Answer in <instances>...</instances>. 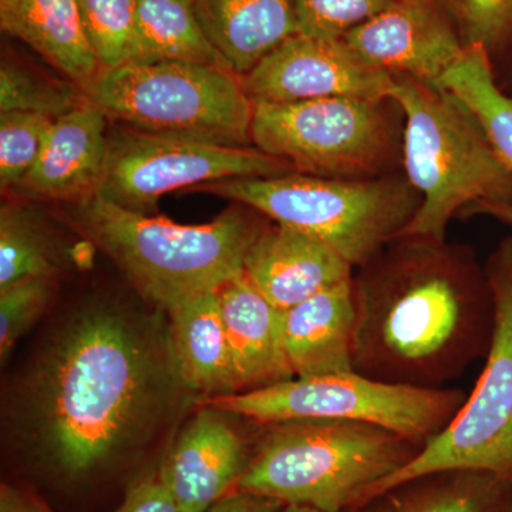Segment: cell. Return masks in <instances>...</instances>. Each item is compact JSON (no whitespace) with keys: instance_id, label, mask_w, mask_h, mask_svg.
<instances>
[{"instance_id":"obj_1","label":"cell","mask_w":512,"mask_h":512,"mask_svg":"<svg viewBox=\"0 0 512 512\" xmlns=\"http://www.w3.org/2000/svg\"><path fill=\"white\" fill-rule=\"evenodd\" d=\"M123 303H86L36 357L20 433L64 477L86 478L144 446L185 387L170 325Z\"/></svg>"},{"instance_id":"obj_2","label":"cell","mask_w":512,"mask_h":512,"mask_svg":"<svg viewBox=\"0 0 512 512\" xmlns=\"http://www.w3.org/2000/svg\"><path fill=\"white\" fill-rule=\"evenodd\" d=\"M353 369L377 382L446 389L493 339V291L476 252L397 237L353 274Z\"/></svg>"},{"instance_id":"obj_3","label":"cell","mask_w":512,"mask_h":512,"mask_svg":"<svg viewBox=\"0 0 512 512\" xmlns=\"http://www.w3.org/2000/svg\"><path fill=\"white\" fill-rule=\"evenodd\" d=\"M74 228L109 256L143 298L170 315L244 272V259L266 224L247 205L200 225L123 210L100 197L69 205Z\"/></svg>"},{"instance_id":"obj_4","label":"cell","mask_w":512,"mask_h":512,"mask_svg":"<svg viewBox=\"0 0 512 512\" xmlns=\"http://www.w3.org/2000/svg\"><path fill=\"white\" fill-rule=\"evenodd\" d=\"M235 491L322 512L362 507L421 446L376 424L299 419L261 424Z\"/></svg>"},{"instance_id":"obj_5","label":"cell","mask_w":512,"mask_h":512,"mask_svg":"<svg viewBox=\"0 0 512 512\" xmlns=\"http://www.w3.org/2000/svg\"><path fill=\"white\" fill-rule=\"evenodd\" d=\"M390 96L404 114L403 173L421 198L399 237L444 241L464 208L512 205L511 175L464 101L440 84L407 76H393Z\"/></svg>"},{"instance_id":"obj_6","label":"cell","mask_w":512,"mask_h":512,"mask_svg":"<svg viewBox=\"0 0 512 512\" xmlns=\"http://www.w3.org/2000/svg\"><path fill=\"white\" fill-rule=\"evenodd\" d=\"M198 190L319 239L355 269L402 234L421 202L404 173L362 181L289 173L234 178Z\"/></svg>"},{"instance_id":"obj_7","label":"cell","mask_w":512,"mask_h":512,"mask_svg":"<svg viewBox=\"0 0 512 512\" xmlns=\"http://www.w3.org/2000/svg\"><path fill=\"white\" fill-rule=\"evenodd\" d=\"M254 106L252 146L295 173L353 181L403 173L404 114L392 96Z\"/></svg>"},{"instance_id":"obj_8","label":"cell","mask_w":512,"mask_h":512,"mask_svg":"<svg viewBox=\"0 0 512 512\" xmlns=\"http://www.w3.org/2000/svg\"><path fill=\"white\" fill-rule=\"evenodd\" d=\"M109 120L143 133L252 146L254 103L229 69L185 62L101 69L87 94Z\"/></svg>"},{"instance_id":"obj_9","label":"cell","mask_w":512,"mask_h":512,"mask_svg":"<svg viewBox=\"0 0 512 512\" xmlns=\"http://www.w3.org/2000/svg\"><path fill=\"white\" fill-rule=\"evenodd\" d=\"M466 399L460 389H416L350 372L293 377L265 389L200 399L198 404L258 424L299 419L376 424L423 447L446 429Z\"/></svg>"},{"instance_id":"obj_10","label":"cell","mask_w":512,"mask_h":512,"mask_svg":"<svg viewBox=\"0 0 512 512\" xmlns=\"http://www.w3.org/2000/svg\"><path fill=\"white\" fill-rule=\"evenodd\" d=\"M484 268L495 320L480 379L446 429L373 497L404 481L450 470L488 471L512 484V237L497 245Z\"/></svg>"},{"instance_id":"obj_11","label":"cell","mask_w":512,"mask_h":512,"mask_svg":"<svg viewBox=\"0 0 512 512\" xmlns=\"http://www.w3.org/2000/svg\"><path fill=\"white\" fill-rule=\"evenodd\" d=\"M295 173L291 165L255 147H228L156 136L121 126L109 131L97 197L123 210L150 214L163 195L197 190L234 178Z\"/></svg>"},{"instance_id":"obj_12","label":"cell","mask_w":512,"mask_h":512,"mask_svg":"<svg viewBox=\"0 0 512 512\" xmlns=\"http://www.w3.org/2000/svg\"><path fill=\"white\" fill-rule=\"evenodd\" d=\"M252 103L390 97L393 76L363 60L343 39L296 33L242 76Z\"/></svg>"},{"instance_id":"obj_13","label":"cell","mask_w":512,"mask_h":512,"mask_svg":"<svg viewBox=\"0 0 512 512\" xmlns=\"http://www.w3.org/2000/svg\"><path fill=\"white\" fill-rule=\"evenodd\" d=\"M343 40L376 69L429 83L467 49L453 0H394Z\"/></svg>"},{"instance_id":"obj_14","label":"cell","mask_w":512,"mask_h":512,"mask_svg":"<svg viewBox=\"0 0 512 512\" xmlns=\"http://www.w3.org/2000/svg\"><path fill=\"white\" fill-rule=\"evenodd\" d=\"M234 417L200 406L165 457L158 477L181 511L204 512L237 488L252 446Z\"/></svg>"},{"instance_id":"obj_15","label":"cell","mask_w":512,"mask_h":512,"mask_svg":"<svg viewBox=\"0 0 512 512\" xmlns=\"http://www.w3.org/2000/svg\"><path fill=\"white\" fill-rule=\"evenodd\" d=\"M109 147V117L93 101L55 120L32 170L15 188L28 200L72 205L96 197Z\"/></svg>"},{"instance_id":"obj_16","label":"cell","mask_w":512,"mask_h":512,"mask_svg":"<svg viewBox=\"0 0 512 512\" xmlns=\"http://www.w3.org/2000/svg\"><path fill=\"white\" fill-rule=\"evenodd\" d=\"M244 274L279 311H288L330 286L349 281L355 268L319 239L266 225L244 259Z\"/></svg>"},{"instance_id":"obj_17","label":"cell","mask_w":512,"mask_h":512,"mask_svg":"<svg viewBox=\"0 0 512 512\" xmlns=\"http://www.w3.org/2000/svg\"><path fill=\"white\" fill-rule=\"evenodd\" d=\"M220 299L241 393L293 379L284 346V311L266 301L244 272L221 286Z\"/></svg>"},{"instance_id":"obj_18","label":"cell","mask_w":512,"mask_h":512,"mask_svg":"<svg viewBox=\"0 0 512 512\" xmlns=\"http://www.w3.org/2000/svg\"><path fill=\"white\" fill-rule=\"evenodd\" d=\"M353 278L284 311V346L295 377L355 372Z\"/></svg>"},{"instance_id":"obj_19","label":"cell","mask_w":512,"mask_h":512,"mask_svg":"<svg viewBox=\"0 0 512 512\" xmlns=\"http://www.w3.org/2000/svg\"><path fill=\"white\" fill-rule=\"evenodd\" d=\"M0 28L89 94L101 66L84 33L77 0H0Z\"/></svg>"},{"instance_id":"obj_20","label":"cell","mask_w":512,"mask_h":512,"mask_svg":"<svg viewBox=\"0 0 512 512\" xmlns=\"http://www.w3.org/2000/svg\"><path fill=\"white\" fill-rule=\"evenodd\" d=\"M192 3L208 40L241 77L299 33L295 0H192Z\"/></svg>"},{"instance_id":"obj_21","label":"cell","mask_w":512,"mask_h":512,"mask_svg":"<svg viewBox=\"0 0 512 512\" xmlns=\"http://www.w3.org/2000/svg\"><path fill=\"white\" fill-rule=\"evenodd\" d=\"M168 318L175 363L188 392L205 399L241 393L222 319L220 289L185 302Z\"/></svg>"},{"instance_id":"obj_22","label":"cell","mask_w":512,"mask_h":512,"mask_svg":"<svg viewBox=\"0 0 512 512\" xmlns=\"http://www.w3.org/2000/svg\"><path fill=\"white\" fill-rule=\"evenodd\" d=\"M512 484L488 471L450 470L394 485L350 512H497Z\"/></svg>"},{"instance_id":"obj_23","label":"cell","mask_w":512,"mask_h":512,"mask_svg":"<svg viewBox=\"0 0 512 512\" xmlns=\"http://www.w3.org/2000/svg\"><path fill=\"white\" fill-rule=\"evenodd\" d=\"M161 62L232 70L205 35L192 0H137L136 30L128 63Z\"/></svg>"},{"instance_id":"obj_24","label":"cell","mask_w":512,"mask_h":512,"mask_svg":"<svg viewBox=\"0 0 512 512\" xmlns=\"http://www.w3.org/2000/svg\"><path fill=\"white\" fill-rule=\"evenodd\" d=\"M456 94L480 121L495 156L512 178V94L498 84L490 55L480 46H467L437 82Z\"/></svg>"},{"instance_id":"obj_25","label":"cell","mask_w":512,"mask_h":512,"mask_svg":"<svg viewBox=\"0 0 512 512\" xmlns=\"http://www.w3.org/2000/svg\"><path fill=\"white\" fill-rule=\"evenodd\" d=\"M60 251L52 228L26 202L0 208V289L29 276H55Z\"/></svg>"},{"instance_id":"obj_26","label":"cell","mask_w":512,"mask_h":512,"mask_svg":"<svg viewBox=\"0 0 512 512\" xmlns=\"http://www.w3.org/2000/svg\"><path fill=\"white\" fill-rule=\"evenodd\" d=\"M87 100V94L70 80L15 62H3L0 67V113L19 111L56 120Z\"/></svg>"},{"instance_id":"obj_27","label":"cell","mask_w":512,"mask_h":512,"mask_svg":"<svg viewBox=\"0 0 512 512\" xmlns=\"http://www.w3.org/2000/svg\"><path fill=\"white\" fill-rule=\"evenodd\" d=\"M80 19L101 69L128 63L136 30L137 0H77Z\"/></svg>"},{"instance_id":"obj_28","label":"cell","mask_w":512,"mask_h":512,"mask_svg":"<svg viewBox=\"0 0 512 512\" xmlns=\"http://www.w3.org/2000/svg\"><path fill=\"white\" fill-rule=\"evenodd\" d=\"M55 119L35 113H0V188L13 191L32 170Z\"/></svg>"},{"instance_id":"obj_29","label":"cell","mask_w":512,"mask_h":512,"mask_svg":"<svg viewBox=\"0 0 512 512\" xmlns=\"http://www.w3.org/2000/svg\"><path fill=\"white\" fill-rule=\"evenodd\" d=\"M55 276H29L0 289V359L5 363L18 340L52 299Z\"/></svg>"},{"instance_id":"obj_30","label":"cell","mask_w":512,"mask_h":512,"mask_svg":"<svg viewBox=\"0 0 512 512\" xmlns=\"http://www.w3.org/2000/svg\"><path fill=\"white\" fill-rule=\"evenodd\" d=\"M467 46L483 47L494 66L512 49V0H453Z\"/></svg>"},{"instance_id":"obj_31","label":"cell","mask_w":512,"mask_h":512,"mask_svg":"<svg viewBox=\"0 0 512 512\" xmlns=\"http://www.w3.org/2000/svg\"><path fill=\"white\" fill-rule=\"evenodd\" d=\"M394 0H295L302 35L343 39L367 20L375 18Z\"/></svg>"},{"instance_id":"obj_32","label":"cell","mask_w":512,"mask_h":512,"mask_svg":"<svg viewBox=\"0 0 512 512\" xmlns=\"http://www.w3.org/2000/svg\"><path fill=\"white\" fill-rule=\"evenodd\" d=\"M116 512H183L160 477L138 481Z\"/></svg>"},{"instance_id":"obj_33","label":"cell","mask_w":512,"mask_h":512,"mask_svg":"<svg viewBox=\"0 0 512 512\" xmlns=\"http://www.w3.org/2000/svg\"><path fill=\"white\" fill-rule=\"evenodd\" d=\"M281 507L284 504L271 498L234 491L204 512H276Z\"/></svg>"},{"instance_id":"obj_34","label":"cell","mask_w":512,"mask_h":512,"mask_svg":"<svg viewBox=\"0 0 512 512\" xmlns=\"http://www.w3.org/2000/svg\"><path fill=\"white\" fill-rule=\"evenodd\" d=\"M0 512H53L43 501L28 491L2 484L0 487Z\"/></svg>"},{"instance_id":"obj_35","label":"cell","mask_w":512,"mask_h":512,"mask_svg":"<svg viewBox=\"0 0 512 512\" xmlns=\"http://www.w3.org/2000/svg\"><path fill=\"white\" fill-rule=\"evenodd\" d=\"M468 214H480L493 217L495 220L504 222L512 227V205L511 204H478L471 208Z\"/></svg>"},{"instance_id":"obj_36","label":"cell","mask_w":512,"mask_h":512,"mask_svg":"<svg viewBox=\"0 0 512 512\" xmlns=\"http://www.w3.org/2000/svg\"><path fill=\"white\" fill-rule=\"evenodd\" d=\"M495 74H497L498 84L505 92L512 94V49L503 62L495 67Z\"/></svg>"},{"instance_id":"obj_37","label":"cell","mask_w":512,"mask_h":512,"mask_svg":"<svg viewBox=\"0 0 512 512\" xmlns=\"http://www.w3.org/2000/svg\"><path fill=\"white\" fill-rule=\"evenodd\" d=\"M276 512H322L319 510H315V508L311 507H302V505H284V507L279 508Z\"/></svg>"},{"instance_id":"obj_38","label":"cell","mask_w":512,"mask_h":512,"mask_svg":"<svg viewBox=\"0 0 512 512\" xmlns=\"http://www.w3.org/2000/svg\"><path fill=\"white\" fill-rule=\"evenodd\" d=\"M497 512H512V494L508 497V500L501 505L500 510Z\"/></svg>"}]
</instances>
